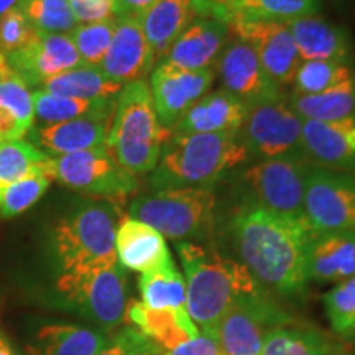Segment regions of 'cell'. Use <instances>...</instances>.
<instances>
[{"mask_svg": "<svg viewBox=\"0 0 355 355\" xmlns=\"http://www.w3.org/2000/svg\"><path fill=\"white\" fill-rule=\"evenodd\" d=\"M0 107L10 112L26 130L35 123L33 91L24 79L0 58Z\"/></svg>", "mask_w": 355, "mask_h": 355, "instance_id": "38", "label": "cell"}, {"mask_svg": "<svg viewBox=\"0 0 355 355\" xmlns=\"http://www.w3.org/2000/svg\"><path fill=\"white\" fill-rule=\"evenodd\" d=\"M308 282L340 283L355 275V230L314 234L306 259Z\"/></svg>", "mask_w": 355, "mask_h": 355, "instance_id": "25", "label": "cell"}, {"mask_svg": "<svg viewBox=\"0 0 355 355\" xmlns=\"http://www.w3.org/2000/svg\"><path fill=\"white\" fill-rule=\"evenodd\" d=\"M214 74L220 89L241 99L247 107L283 97L282 87L266 73L254 48L237 37L225 42L214 63Z\"/></svg>", "mask_w": 355, "mask_h": 355, "instance_id": "13", "label": "cell"}, {"mask_svg": "<svg viewBox=\"0 0 355 355\" xmlns=\"http://www.w3.org/2000/svg\"><path fill=\"white\" fill-rule=\"evenodd\" d=\"M163 355H224L216 339L209 336L199 334L188 343L178 345L170 352H163Z\"/></svg>", "mask_w": 355, "mask_h": 355, "instance_id": "43", "label": "cell"}, {"mask_svg": "<svg viewBox=\"0 0 355 355\" xmlns=\"http://www.w3.org/2000/svg\"><path fill=\"white\" fill-rule=\"evenodd\" d=\"M286 101L303 121H340L355 115V81L321 94L304 96L291 92Z\"/></svg>", "mask_w": 355, "mask_h": 355, "instance_id": "30", "label": "cell"}, {"mask_svg": "<svg viewBox=\"0 0 355 355\" xmlns=\"http://www.w3.org/2000/svg\"><path fill=\"white\" fill-rule=\"evenodd\" d=\"M117 19L96 21V24H78L69 33L81 63L99 68L107 53L115 32Z\"/></svg>", "mask_w": 355, "mask_h": 355, "instance_id": "40", "label": "cell"}, {"mask_svg": "<svg viewBox=\"0 0 355 355\" xmlns=\"http://www.w3.org/2000/svg\"><path fill=\"white\" fill-rule=\"evenodd\" d=\"M157 0H114L115 17H141Z\"/></svg>", "mask_w": 355, "mask_h": 355, "instance_id": "45", "label": "cell"}, {"mask_svg": "<svg viewBox=\"0 0 355 355\" xmlns=\"http://www.w3.org/2000/svg\"><path fill=\"white\" fill-rule=\"evenodd\" d=\"M229 232L241 263L266 291L286 298L304 295L306 259L314 237L308 222L245 201L234 212Z\"/></svg>", "mask_w": 355, "mask_h": 355, "instance_id": "1", "label": "cell"}, {"mask_svg": "<svg viewBox=\"0 0 355 355\" xmlns=\"http://www.w3.org/2000/svg\"><path fill=\"white\" fill-rule=\"evenodd\" d=\"M162 349L158 347L157 344H153L152 340H148V343L141 345V347L137 350L135 355H162Z\"/></svg>", "mask_w": 355, "mask_h": 355, "instance_id": "46", "label": "cell"}, {"mask_svg": "<svg viewBox=\"0 0 355 355\" xmlns=\"http://www.w3.org/2000/svg\"><path fill=\"white\" fill-rule=\"evenodd\" d=\"M20 2L21 0H0V17H3L7 12L19 7Z\"/></svg>", "mask_w": 355, "mask_h": 355, "instance_id": "48", "label": "cell"}, {"mask_svg": "<svg viewBox=\"0 0 355 355\" xmlns=\"http://www.w3.org/2000/svg\"><path fill=\"white\" fill-rule=\"evenodd\" d=\"M248 107L241 99L224 91H209L186 110L171 128L170 135L194 133H239Z\"/></svg>", "mask_w": 355, "mask_h": 355, "instance_id": "23", "label": "cell"}, {"mask_svg": "<svg viewBox=\"0 0 355 355\" xmlns=\"http://www.w3.org/2000/svg\"><path fill=\"white\" fill-rule=\"evenodd\" d=\"M115 257L122 268L148 273L173 260L166 239L153 229L130 216L122 217L115 230Z\"/></svg>", "mask_w": 355, "mask_h": 355, "instance_id": "22", "label": "cell"}, {"mask_svg": "<svg viewBox=\"0 0 355 355\" xmlns=\"http://www.w3.org/2000/svg\"><path fill=\"white\" fill-rule=\"evenodd\" d=\"M0 58H2V56H0Z\"/></svg>", "mask_w": 355, "mask_h": 355, "instance_id": "53", "label": "cell"}, {"mask_svg": "<svg viewBox=\"0 0 355 355\" xmlns=\"http://www.w3.org/2000/svg\"><path fill=\"white\" fill-rule=\"evenodd\" d=\"M339 355H350V354H339Z\"/></svg>", "mask_w": 355, "mask_h": 355, "instance_id": "51", "label": "cell"}, {"mask_svg": "<svg viewBox=\"0 0 355 355\" xmlns=\"http://www.w3.org/2000/svg\"><path fill=\"white\" fill-rule=\"evenodd\" d=\"M220 2H222V3H224V6H225V7H227V8H229V2H230V0H220Z\"/></svg>", "mask_w": 355, "mask_h": 355, "instance_id": "50", "label": "cell"}, {"mask_svg": "<svg viewBox=\"0 0 355 355\" xmlns=\"http://www.w3.org/2000/svg\"><path fill=\"white\" fill-rule=\"evenodd\" d=\"M69 2H97V0H69Z\"/></svg>", "mask_w": 355, "mask_h": 355, "instance_id": "49", "label": "cell"}, {"mask_svg": "<svg viewBox=\"0 0 355 355\" xmlns=\"http://www.w3.org/2000/svg\"><path fill=\"white\" fill-rule=\"evenodd\" d=\"M301 61H345L354 63V43L344 26L316 15L288 21Z\"/></svg>", "mask_w": 355, "mask_h": 355, "instance_id": "24", "label": "cell"}, {"mask_svg": "<svg viewBox=\"0 0 355 355\" xmlns=\"http://www.w3.org/2000/svg\"><path fill=\"white\" fill-rule=\"evenodd\" d=\"M35 37V30L19 7L0 17V56L7 58Z\"/></svg>", "mask_w": 355, "mask_h": 355, "instance_id": "41", "label": "cell"}, {"mask_svg": "<svg viewBox=\"0 0 355 355\" xmlns=\"http://www.w3.org/2000/svg\"><path fill=\"white\" fill-rule=\"evenodd\" d=\"M55 296L61 308L76 311L105 331L125 321L127 278L119 261L58 275Z\"/></svg>", "mask_w": 355, "mask_h": 355, "instance_id": "7", "label": "cell"}, {"mask_svg": "<svg viewBox=\"0 0 355 355\" xmlns=\"http://www.w3.org/2000/svg\"><path fill=\"white\" fill-rule=\"evenodd\" d=\"M322 306L331 331L340 339H355V275L324 293Z\"/></svg>", "mask_w": 355, "mask_h": 355, "instance_id": "39", "label": "cell"}, {"mask_svg": "<svg viewBox=\"0 0 355 355\" xmlns=\"http://www.w3.org/2000/svg\"><path fill=\"white\" fill-rule=\"evenodd\" d=\"M0 355H17L15 350H13L10 340L7 339L6 334L0 332Z\"/></svg>", "mask_w": 355, "mask_h": 355, "instance_id": "47", "label": "cell"}, {"mask_svg": "<svg viewBox=\"0 0 355 355\" xmlns=\"http://www.w3.org/2000/svg\"><path fill=\"white\" fill-rule=\"evenodd\" d=\"M184 272L186 308L201 334L214 339L219 321L232 304L265 288L241 261L196 242H176Z\"/></svg>", "mask_w": 355, "mask_h": 355, "instance_id": "2", "label": "cell"}, {"mask_svg": "<svg viewBox=\"0 0 355 355\" xmlns=\"http://www.w3.org/2000/svg\"><path fill=\"white\" fill-rule=\"evenodd\" d=\"M309 163L303 157L260 159L247 168L242 183L247 186V201L275 214L304 220V188Z\"/></svg>", "mask_w": 355, "mask_h": 355, "instance_id": "9", "label": "cell"}, {"mask_svg": "<svg viewBox=\"0 0 355 355\" xmlns=\"http://www.w3.org/2000/svg\"><path fill=\"white\" fill-rule=\"evenodd\" d=\"M139 290L141 303L150 309L188 311L184 278L178 270L175 260L152 272L140 275Z\"/></svg>", "mask_w": 355, "mask_h": 355, "instance_id": "32", "label": "cell"}, {"mask_svg": "<svg viewBox=\"0 0 355 355\" xmlns=\"http://www.w3.org/2000/svg\"><path fill=\"white\" fill-rule=\"evenodd\" d=\"M219 2H220V0H219Z\"/></svg>", "mask_w": 355, "mask_h": 355, "instance_id": "52", "label": "cell"}, {"mask_svg": "<svg viewBox=\"0 0 355 355\" xmlns=\"http://www.w3.org/2000/svg\"><path fill=\"white\" fill-rule=\"evenodd\" d=\"M19 8L35 33H71L78 25L69 0H21Z\"/></svg>", "mask_w": 355, "mask_h": 355, "instance_id": "37", "label": "cell"}, {"mask_svg": "<svg viewBox=\"0 0 355 355\" xmlns=\"http://www.w3.org/2000/svg\"><path fill=\"white\" fill-rule=\"evenodd\" d=\"M115 19L117 25L112 43L99 68L114 83L125 86L146 79L157 64V56L145 37L139 17L125 15Z\"/></svg>", "mask_w": 355, "mask_h": 355, "instance_id": "18", "label": "cell"}, {"mask_svg": "<svg viewBox=\"0 0 355 355\" xmlns=\"http://www.w3.org/2000/svg\"><path fill=\"white\" fill-rule=\"evenodd\" d=\"M125 319L163 352H170L201 334L188 311L150 309L141 301L127 303Z\"/></svg>", "mask_w": 355, "mask_h": 355, "instance_id": "26", "label": "cell"}, {"mask_svg": "<svg viewBox=\"0 0 355 355\" xmlns=\"http://www.w3.org/2000/svg\"><path fill=\"white\" fill-rule=\"evenodd\" d=\"M229 32V21L216 17H201L175 40L159 61L189 71L212 68V63H216L227 42Z\"/></svg>", "mask_w": 355, "mask_h": 355, "instance_id": "21", "label": "cell"}, {"mask_svg": "<svg viewBox=\"0 0 355 355\" xmlns=\"http://www.w3.org/2000/svg\"><path fill=\"white\" fill-rule=\"evenodd\" d=\"M122 87V84L109 79L97 66L81 64L48 79L40 89L74 99L107 101L117 99Z\"/></svg>", "mask_w": 355, "mask_h": 355, "instance_id": "29", "label": "cell"}, {"mask_svg": "<svg viewBox=\"0 0 355 355\" xmlns=\"http://www.w3.org/2000/svg\"><path fill=\"white\" fill-rule=\"evenodd\" d=\"M28 135V130L21 125L19 119L13 117L8 110L0 107V144L2 141L24 140Z\"/></svg>", "mask_w": 355, "mask_h": 355, "instance_id": "44", "label": "cell"}, {"mask_svg": "<svg viewBox=\"0 0 355 355\" xmlns=\"http://www.w3.org/2000/svg\"><path fill=\"white\" fill-rule=\"evenodd\" d=\"M51 181H55L53 162L48 166L35 170L21 178L20 181L8 186L0 198V217L8 219V217H15L28 211L43 198Z\"/></svg>", "mask_w": 355, "mask_h": 355, "instance_id": "36", "label": "cell"}, {"mask_svg": "<svg viewBox=\"0 0 355 355\" xmlns=\"http://www.w3.org/2000/svg\"><path fill=\"white\" fill-rule=\"evenodd\" d=\"M261 355H339V345L318 327L290 319L266 332Z\"/></svg>", "mask_w": 355, "mask_h": 355, "instance_id": "28", "label": "cell"}, {"mask_svg": "<svg viewBox=\"0 0 355 355\" xmlns=\"http://www.w3.org/2000/svg\"><path fill=\"white\" fill-rule=\"evenodd\" d=\"M216 17L230 20V12L219 0H157L144 15L139 17L157 63L166 55L175 40L196 19Z\"/></svg>", "mask_w": 355, "mask_h": 355, "instance_id": "16", "label": "cell"}, {"mask_svg": "<svg viewBox=\"0 0 355 355\" xmlns=\"http://www.w3.org/2000/svg\"><path fill=\"white\" fill-rule=\"evenodd\" d=\"M107 340L102 331L69 322H50L40 327L26 355H96Z\"/></svg>", "mask_w": 355, "mask_h": 355, "instance_id": "27", "label": "cell"}, {"mask_svg": "<svg viewBox=\"0 0 355 355\" xmlns=\"http://www.w3.org/2000/svg\"><path fill=\"white\" fill-rule=\"evenodd\" d=\"M168 139L170 132L158 121L148 81L125 84L117 97L107 135V146L119 163L135 176L152 173Z\"/></svg>", "mask_w": 355, "mask_h": 355, "instance_id": "5", "label": "cell"}, {"mask_svg": "<svg viewBox=\"0 0 355 355\" xmlns=\"http://www.w3.org/2000/svg\"><path fill=\"white\" fill-rule=\"evenodd\" d=\"M290 319L263 290L230 306L217 324L214 339L224 355H261L266 332Z\"/></svg>", "mask_w": 355, "mask_h": 355, "instance_id": "12", "label": "cell"}, {"mask_svg": "<svg viewBox=\"0 0 355 355\" xmlns=\"http://www.w3.org/2000/svg\"><path fill=\"white\" fill-rule=\"evenodd\" d=\"M115 104L117 99L84 101L51 94L43 89L33 91L35 121L38 123H58L92 115H114Z\"/></svg>", "mask_w": 355, "mask_h": 355, "instance_id": "31", "label": "cell"}, {"mask_svg": "<svg viewBox=\"0 0 355 355\" xmlns=\"http://www.w3.org/2000/svg\"><path fill=\"white\" fill-rule=\"evenodd\" d=\"M319 0H230L229 12L248 19L293 21L303 17L318 15Z\"/></svg>", "mask_w": 355, "mask_h": 355, "instance_id": "34", "label": "cell"}, {"mask_svg": "<svg viewBox=\"0 0 355 355\" xmlns=\"http://www.w3.org/2000/svg\"><path fill=\"white\" fill-rule=\"evenodd\" d=\"M355 81V66L345 61H301L295 79V94H321Z\"/></svg>", "mask_w": 355, "mask_h": 355, "instance_id": "33", "label": "cell"}, {"mask_svg": "<svg viewBox=\"0 0 355 355\" xmlns=\"http://www.w3.org/2000/svg\"><path fill=\"white\" fill-rule=\"evenodd\" d=\"M214 78V68L189 71L158 61L150 73L148 86L162 127L171 132L186 110L211 91Z\"/></svg>", "mask_w": 355, "mask_h": 355, "instance_id": "15", "label": "cell"}, {"mask_svg": "<svg viewBox=\"0 0 355 355\" xmlns=\"http://www.w3.org/2000/svg\"><path fill=\"white\" fill-rule=\"evenodd\" d=\"M55 181L83 196L114 204L125 202L139 191V180L125 170L107 145L53 158Z\"/></svg>", "mask_w": 355, "mask_h": 355, "instance_id": "8", "label": "cell"}, {"mask_svg": "<svg viewBox=\"0 0 355 355\" xmlns=\"http://www.w3.org/2000/svg\"><path fill=\"white\" fill-rule=\"evenodd\" d=\"M248 158L239 133L170 135L150 176V186L152 189L211 188Z\"/></svg>", "mask_w": 355, "mask_h": 355, "instance_id": "3", "label": "cell"}, {"mask_svg": "<svg viewBox=\"0 0 355 355\" xmlns=\"http://www.w3.org/2000/svg\"><path fill=\"white\" fill-rule=\"evenodd\" d=\"M304 216L313 234L355 230V176L309 166Z\"/></svg>", "mask_w": 355, "mask_h": 355, "instance_id": "11", "label": "cell"}, {"mask_svg": "<svg viewBox=\"0 0 355 355\" xmlns=\"http://www.w3.org/2000/svg\"><path fill=\"white\" fill-rule=\"evenodd\" d=\"M112 117L92 115L58 123H33L26 137L46 157H64L107 145Z\"/></svg>", "mask_w": 355, "mask_h": 355, "instance_id": "20", "label": "cell"}, {"mask_svg": "<svg viewBox=\"0 0 355 355\" xmlns=\"http://www.w3.org/2000/svg\"><path fill=\"white\" fill-rule=\"evenodd\" d=\"M229 28L234 37L254 48L266 73L279 87L293 83L301 60L288 24L232 15Z\"/></svg>", "mask_w": 355, "mask_h": 355, "instance_id": "14", "label": "cell"}, {"mask_svg": "<svg viewBox=\"0 0 355 355\" xmlns=\"http://www.w3.org/2000/svg\"><path fill=\"white\" fill-rule=\"evenodd\" d=\"M117 224L114 204L97 199H84L74 204L60 217L51 232L50 248L58 275L117 261Z\"/></svg>", "mask_w": 355, "mask_h": 355, "instance_id": "4", "label": "cell"}, {"mask_svg": "<svg viewBox=\"0 0 355 355\" xmlns=\"http://www.w3.org/2000/svg\"><path fill=\"white\" fill-rule=\"evenodd\" d=\"M150 339L141 334L140 331H137L135 327L128 326L122 327L121 331L115 332V334L107 340V344L102 347L96 355H135L141 345L148 343Z\"/></svg>", "mask_w": 355, "mask_h": 355, "instance_id": "42", "label": "cell"}, {"mask_svg": "<svg viewBox=\"0 0 355 355\" xmlns=\"http://www.w3.org/2000/svg\"><path fill=\"white\" fill-rule=\"evenodd\" d=\"M53 158L40 152L28 140H13L0 144V198L8 186L35 170L48 166Z\"/></svg>", "mask_w": 355, "mask_h": 355, "instance_id": "35", "label": "cell"}, {"mask_svg": "<svg viewBox=\"0 0 355 355\" xmlns=\"http://www.w3.org/2000/svg\"><path fill=\"white\" fill-rule=\"evenodd\" d=\"M301 152L311 166L355 176V115L340 121H303Z\"/></svg>", "mask_w": 355, "mask_h": 355, "instance_id": "19", "label": "cell"}, {"mask_svg": "<svg viewBox=\"0 0 355 355\" xmlns=\"http://www.w3.org/2000/svg\"><path fill=\"white\" fill-rule=\"evenodd\" d=\"M239 140L247 148L248 157H255L259 162L291 155L303 157V119L291 109L285 97L261 102L248 107Z\"/></svg>", "mask_w": 355, "mask_h": 355, "instance_id": "10", "label": "cell"}, {"mask_svg": "<svg viewBox=\"0 0 355 355\" xmlns=\"http://www.w3.org/2000/svg\"><path fill=\"white\" fill-rule=\"evenodd\" d=\"M6 61L35 91L48 79L83 64L69 33H35L28 43L8 55Z\"/></svg>", "mask_w": 355, "mask_h": 355, "instance_id": "17", "label": "cell"}, {"mask_svg": "<svg viewBox=\"0 0 355 355\" xmlns=\"http://www.w3.org/2000/svg\"><path fill=\"white\" fill-rule=\"evenodd\" d=\"M217 196L212 188H165L132 199L128 216L175 242H199L214 229Z\"/></svg>", "mask_w": 355, "mask_h": 355, "instance_id": "6", "label": "cell"}]
</instances>
